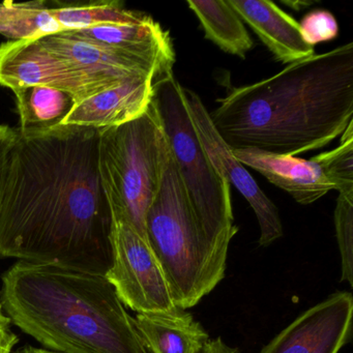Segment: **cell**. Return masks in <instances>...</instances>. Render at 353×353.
I'll return each instance as SVG.
<instances>
[{
  "instance_id": "6da1fadb",
  "label": "cell",
  "mask_w": 353,
  "mask_h": 353,
  "mask_svg": "<svg viewBox=\"0 0 353 353\" xmlns=\"http://www.w3.org/2000/svg\"><path fill=\"white\" fill-rule=\"evenodd\" d=\"M100 131H17L0 198V258L106 276L113 216L99 172Z\"/></svg>"
},
{
  "instance_id": "7a4b0ae2",
  "label": "cell",
  "mask_w": 353,
  "mask_h": 353,
  "mask_svg": "<svg viewBox=\"0 0 353 353\" xmlns=\"http://www.w3.org/2000/svg\"><path fill=\"white\" fill-rule=\"evenodd\" d=\"M210 117L233 150L295 157L325 148L353 123L352 43L233 88Z\"/></svg>"
},
{
  "instance_id": "3957f363",
  "label": "cell",
  "mask_w": 353,
  "mask_h": 353,
  "mask_svg": "<svg viewBox=\"0 0 353 353\" xmlns=\"http://www.w3.org/2000/svg\"><path fill=\"white\" fill-rule=\"evenodd\" d=\"M0 305L22 332L59 353H148L105 276L18 261L1 276Z\"/></svg>"
},
{
  "instance_id": "277c9868",
  "label": "cell",
  "mask_w": 353,
  "mask_h": 353,
  "mask_svg": "<svg viewBox=\"0 0 353 353\" xmlns=\"http://www.w3.org/2000/svg\"><path fill=\"white\" fill-rule=\"evenodd\" d=\"M145 233L179 309L197 305L224 278L227 256L212 245L196 216L172 154L146 214Z\"/></svg>"
},
{
  "instance_id": "5b68a950",
  "label": "cell",
  "mask_w": 353,
  "mask_h": 353,
  "mask_svg": "<svg viewBox=\"0 0 353 353\" xmlns=\"http://www.w3.org/2000/svg\"><path fill=\"white\" fill-rule=\"evenodd\" d=\"M170 154L152 102L137 119L100 131L99 172L112 216L127 222L146 241V214Z\"/></svg>"
},
{
  "instance_id": "8992f818",
  "label": "cell",
  "mask_w": 353,
  "mask_h": 353,
  "mask_svg": "<svg viewBox=\"0 0 353 353\" xmlns=\"http://www.w3.org/2000/svg\"><path fill=\"white\" fill-rule=\"evenodd\" d=\"M154 90L152 103L194 212L210 243L227 256L231 239L239 231L233 219L231 185L216 172L196 135L183 88L173 70L157 75Z\"/></svg>"
},
{
  "instance_id": "52a82bcc",
  "label": "cell",
  "mask_w": 353,
  "mask_h": 353,
  "mask_svg": "<svg viewBox=\"0 0 353 353\" xmlns=\"http://www.w3.org/2000/svg\"><path fill=\"white\" fill-rule=\"evenodd\" d=\"M113 260L105 278L123 305L137 314L176 309L170 287L154 252L127 222L113 218Z\"/></svg>"
},
{
  "instance_id": "ba28073f",
  "label": "cell",
  "mask_w": 353,
  "mask_h": 353,
  "mask_svg": "<svg viewBox=\"0 0 353 353\" xmlns=\"http://www.w3.org/2000/svg\"><path fill=\"white\" fill-rule=\"evenodd\" d=\"M117 84L92 78L47 49L39 39L0 45V85L13 92L48 86L71 92L80 102Z\"/></svg>"
},
{
  "instance_id": "9c48e42d",
  "label": "cell",
  "mask_w": 353,
  "mask_h": 353,
  "mask_svg": "<svg viewBox=\"0 0 353 353\" xmlns=\"http://www.w3.org/2000/svg\"><path fill=\"white\" fill-rule=\"evenodd\" d=\"M183 94L196 135L212 166L253 208L259 223V245L261 247L272 245L283 236L282 221L278 208L262 191L245 167L235 158L232 148L221 137L199 96L185 88Z\"/></svg>"
},
{
  "instance_id": "30bf717a",
  "label": "cell",
  "mask_w": 353,
  "mask_h": 353,
  "mask_svg": "<svg viewBox=\"0 0 353 353\" xmlns=\"http://www.w3.org/2000/svg\"><path fill=\"white\" fill-rule=\"evenodd\" d=\"M353 299L340 291L301 314L260 353H339L351 336Z\"/></svg>"
},
{
  "instance_id": "8fae6325",
  "label": "cell",
  "mask_w": 353,
  "mask_h": 353,
  "mask_svg": "<svg viewBox=\"0 0 353 353\" xmlns=\"http://www.w3.org/2000/svg\"><path fill=\"white\" fill-rule=\"evenodd\" d=\"M156 77L131 78L80 101L61 125L103 130L137 119L152 104Z\"/></svg>"
},
{
  "instance_id": "7c38bea8",
  "label": "cell",
  "mask_w": 353,
  "mask_h": 353,
  "mask_svg": "<svg viewBox=\"0 0 353 353\" xmlns=\"http://www.w3.org/2000/svg\"><path fill=\"white\" fill-rule=\"evenodd\" d=\"M39 40L47 49L84 73L109 83H121L131 78L172 71L108 47L75 38L67 32L44 37Z\"/></svg>"
},
{
  "instance_id": "4fadbf2b",
  "label": "cell",
  "mask_w": 353,
  "mask_h": 353,
  "mask_svg": "<svg viewBox=\"0 0 353 353\" xmlns=\"http://www.w3.org/2000/svg\"><path fill=\"white\" fill-rule=\"evenodd\" d=\"M232 152L243 166L257 171L303 205L313 203L328 192L336 190L315 157L311 160H303L254 150H232Z\"/></svg>"
},
{
  "instance_id": "5bb4252c",
  "label": "cell",
  "mask_w": 353,
  "mask_h": 353,
  "mask_svg": "<svg viewBox=\"0 0 353 353\" xmlns=\"http://www.w3.org/2000/svg\"><path fill=\"white\" fill-rule=\"evenodd\" d=\"M243 23L268 47L274 59L284 65L315 55L305 42L299 22L276 3L266 0H227Z\"/></svg>"
},
{
  "instance_id": "9a60e30c",
  "label": "cell",
  "mask_w": 353,
  "mask_h": 353,
  "mask_svg": "<svg viewBox=\"0 0 353 353\" xmlns=\"http://www.w3.org/2000/svg\"><path fill=\"white\" fill-rule=\"evenodd\" d=\"M134 322L148 353H196L210 340L203 326L179 307L137 314Z\"/></svg>"
},
{
  "instance_id": "2e32d148",
  "label": "cell",
  "mask_w": 353,
  "mask_h": 353,
  "mask_svg": "<svg viewBox=\"0 0 353 353\" xmlns=\"http://www.w3.org/2000/svg\"><path fill=\"white\" fill-rule=\"evenodd\" d=\"M22 135H36L59 127L78 100L71 92L48 86H30L14 90Z\"/></svg>"
},
{
  "instance_id": "e0dca14e",
  "label": "cell",
  "mask_w": 353,
  "mask_h": 353,
  "mask_svg": "<svg viewBox=\"0 0 353 353\" xmlns=\"http://www.w3.org/2000/svg\"><path fill=\"white\" fill-rule=\"evenodd\" d=\"M187 3L199 20L206 40L228 54L245 59L253 48V40L228 1L188 0Z\"/></svg>"
},
{
  "instance_id": "ac0fdd59",
  "label": "cell",
  "mask_w": 353,
  "mask_h": 353,
  "mask_svg": "<svg viewBox=\"0 0 353 353\" xmlns=\"http://www.w3.org/2000/svg\"><path fill=\"white\" fill-rule=\"evenodd\" d=\"M63 32L57 10L44 0L0 3V34L11 41L32 40Z\"/></svg>"
},
{
  "instance_id": "d6986e66",
  "label": "cell",
  "mask_w": 353,
  "mask_h": 353,
  "mask_svg": "<svg viewBox=\"0 0 353 353\" xmlns=\"http://www.w3.org/2000/svg\"><path fill=\"white\" fill-rule=\"evenodd\" d=\"M340 145L315 156L336 191L353 190V123L343 132Z\"/></svg>"
},
{
  "instance_id": "ffe728a7",
  "label": "cell",
  "mask_w": 353,
  "mask_h": 353,
  "mask_svg": "<svg viewBox=\"0 0 353 353\" xmlns=\"http://www.w3.org/2000/svg\"><path fill=\"white\" fill-rule=\"evenodd\" d=\"M334 227L341 255V281L353 285V190L339 192Z\"/></svg>"
},
{
  "instance_id": "44dd1931",
  "label": "cell",
  "mask_w": 353,
  "mask_h": 353,
  "mask_svg": "<svg viewBox=\"0 0 353 353\" xmlns=\"http://www.w3.org/2000/svg\"><path fill=\"white\" fill-rule=\"evenodd\" d=\"M299 24L301 37L310 46L330 42L338 37L339 26L332 13L323 10L310 12Z\"/></svg>"
},
{
  "instance_id": "7402d4cb",
  "label": "cell",
  "mask_w": 353,
  "mask_h": 353,
  "mask_svg": "<svg viewBox=\"0 0 353 353\" xmlns=\"http://www.w3.org/2000/svg\"><path fill=\"white\" fill-rule=\"evenodd\" d=\"M16 138H17L16 130L12 129L8 125H0V198H1V190H3L8 157H9L10 150L13 146Z\"/></svg>"
},
{
  "instance_id": "603a6c76",
  "label": "cell",
  "mask_w": 353,
  "mask_h": 353,
  "mask_svg": "<svg viewBox=\"0 0 353 353\" xmlns=\"http://www.w3.org/2000/svg\"><path fill=\"white\" fill-rule=\"evenodd\" d=\"M19 338L11 328V319L0 305V353H12Z\"/></svg>"
},
{
  "instance_id": "cb8c5ba5",
  "label": "cell",
  "mask_w": 353,
  "mask_h": 353,
  "mask_svg": "<svg viewBox=\"0 0 353 353\" xmlns=\"http://www.w3.org/2000/svg\"><path fill=\"white\" fill-rule=\"evenodd\" d=\"M237 349L227 345L221 338L208 340L196 353H237Z\"/></svg>"
},
{
  "instance_id": "d4e9b609",
  "label": "cell",
  "mask_w": 353,
  "mask_h": 353,
  "mask_svg": "<svg viewBox=\"0 0 353 353\" xmlns=\"http://www.w3.org/2000/svg\"><path fill=\"white\" fill-rule=\"evenodd\" d=\"M17 353H59L55 351L48 350V349L36 348V347L26 346L17 351Z\"/></svg>"
}]
</instances>
